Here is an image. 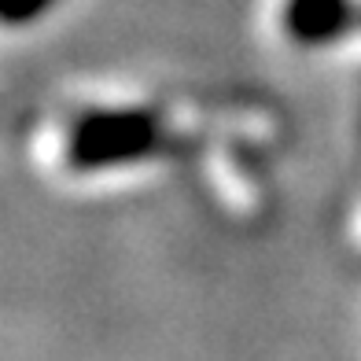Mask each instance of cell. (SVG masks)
<instances>
[{
    "label": "cell",
    "mask_w": 361,
    "mask_h": 361,
    "mask_svg": "<svg viewBox=\"0 0 361 361\" xmlns=\"http://www.w3.org/2000/svg\"><path fill=\"white\" fill-rule=\"evenodd\" d=\"M162 147V118L147 107H96L67 133V166L78 173L118 170L152 159Z\"/></svg>",
    "instance_id": "6da1fadb"
},
{
    "label": "cell",
    "mask_w": 361,
    "mask_h": 361,
    "mask_svg": "<svg viewBox=\"0 0 361 361\" xmlns=\"http://www.w3.org/2000/svg\"><path fill=\"white\" fill-rule=\"evenodd\" d=\"M354 8L350 0H284L281 26L291 44L324 48L350 30Z\"/></svg>",
    "instance_id": "7a4b0ae2"
},
{
    "label": "cell",
    "mask_w": 361,
    "mask_h": 361,
    "mask_svg": "<svg viewBox=\"0 0 361 361\" xmlns=\"http://www.w3.org/2000/svg\"><path fill=\"white\" fill-rule=\"evenodd\" d=\"M52 4L56 0H0V19H4V26H26L41 19Z\"/></svg>",
    "instance_id": "3957f363"
}]
</instances>
